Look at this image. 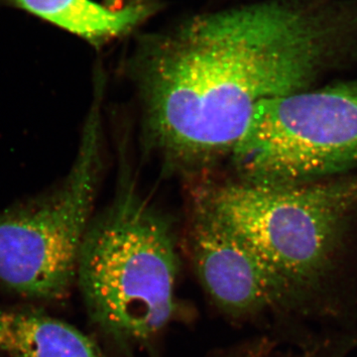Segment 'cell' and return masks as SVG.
<instances>
[{
    "label": "cell",
    "mask_w": 357,
    "mask_h": 357,
    "mask_svg": "<svg viewBox=\"0 0 357 357\" xmlns=\"http://www.w3.org/2000/svg\"><path fill=\"white\" fill-rule=\"evenodd\" d=\"M229 158L237 180L316 182L357 166V81L265 100Z\"/></svg>",
    "instance_id": "obj_5"
},
{
    "label": "cell",
    "mask_w": 357,
    "mask_h": 357,
    "mask_svg": "<svg viewBox=\"0 0 357 357\" xmlns=\"http://www.w3.org/2000/svg\"><path fill=\"white\" fill-rule=\"evenodd\" d=\"M93 45H102L134 31L160 8L157 0H128L107 6L93 0H6Z\"/></svg>",
    "instance_id": "obj_7"
},
{
    "label": "cell",
    "mask_w": 357,
    "mask_h": 357,
    "mask_svg": "<svg viewBox=\"0 0 357 357\" xmlns=\"http://www.w3.org/2000/svg\"><path fill=\"white\" fill-rule=\"evenodd\" d=\"M345 349L333 342L266 335L217 349L206 357H344Z\"/></svg>",
    "instance_id": "obj_9"
},
{
    "label": "cell",
    "mask_w": 357,
    "mask_h": 357,
    "mask_svg": "<svg viewBox=\"0 0 357 357\" xmlns=\"http://www.w3.org/2000/svg\"><path fill=\"white\" fill-rule=\"evenodd\" d=\"M103 88L96 83L76 160L62 182L0 213V282L23 297L63 299L77 281L102 171Z\"/></svg>",
    "instance_id": "obj_4"
},
{
    "label": "cell",
    "mask_w": 357,
    "mask_h": 357,
    "mask_svg": "<svg viewBox=\"0 0 357 357\" xmlns=\"http://www.w3.org/2000/svg\"><path fill=\"white\" fill-rule=\"evenodd\" d=\"M0 351L9 357H105L75 326L41 312L0 307Z\"/></svg>",
    "instance_id": "obj_8"
},
{
    "label": "cell",
    "mask_w": 357,
    "mask_h": 357,
    "mask_svg": "<svg viewBox=\"0 0 357 357\" xmlns=\"http://www.w3.org/2000/svg\"><path fill=\"white\" fill-rule=\"evenodd\" d=\"M178 272L172 225L126 177L82 246L77 281L91 319L126 351L154 344L177 312Z\"/></svg>",
    "instance_id": "obj_3"
},
{
    "label": "cell",
    "mask_w": 357,
    "mask_h": 357,
    "mask_svg": "<svg viewBox=\"0 0 357 357\" xmlns=\"http://www.w3.org/2000/svg\"><path fill=\"white\" fill-rule=\"evenodd\" d=\"M356 57L351 0H260L192 16L134 54L148 143L175 167L215 163L258 105Z\"/></svg>",
    "instance_id": "obj_1"
},
{
    "label": "cell",
    "mask_w": 357,
    "mask_h": 357,
    "mask_svg": "<svg viewBox=\"0 0 357 357\" xmlns=\"http://www.w3.org/2000/svg\"><path fill=\"white\" fill-rule=\"evenodd\" d=\"M204 194L273 277L289 319L324 326L347 318L357 294L349 245L357 175L285 185L236 180Z\"/></svg>",
    "instance_id": "obj_2"
},
{
    "label": "cell",
    "mask_w": 357,
    "mask_h": 357,
    "mask_svg": "<svg viewBox=\"0 0 357 357\" xmlns=\"http://www.w3.org/2000/svg\"><path fill=\"white\" fill-rule=\"evenodd\" d=\"M189 246L202 287L227 318L252 321L274 314L289 319L285 301L273 277L218 217L204 192L192 204Z\"/></svg>",
    "instance_id": "obj_6"
}]
</instances>
